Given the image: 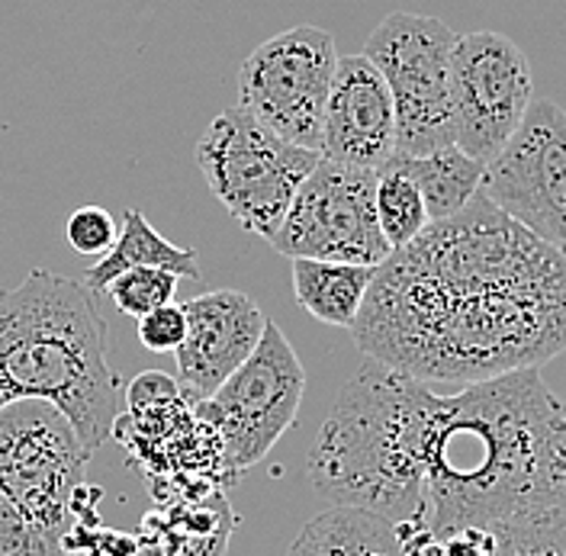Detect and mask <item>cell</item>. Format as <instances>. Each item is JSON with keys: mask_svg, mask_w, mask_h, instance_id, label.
Listing matches in <instances>:
<instances>
[{"mask_svg": "<svg viewBox=\"0 0 566 556\" xmlns=\"http://www.w3.org/2000/svg\"><path fill=\"white\" fill-rule=\"evenodd\" d=\"M352 335L422 382L541 370L566 350V254L480 193L377 267Z\"/></svg>", "mask_w": 566, "mask_h": 556, "instance_id": "1", "label": "cell"}, {"mask_svg": "<svg viewBox=\"0 0 566 556\" xmlns=\"http://www.w3.org/2000/svg\"><path fill=\"white\" fill-rule=\"evenodd\" d=\"M428 527L495 531L566 508V406L541 370L438 396L424 453Z\"/></svg>", "mask_w": 566, "mask_h": 556, "instance_id": "2", "label": "cell"}, {"mask_svg": "<svg viewBox=\"0 0 566 556\" xmlns=\"http://www.w3.org/2000/svg\"><path fill=\"white\" fill-rule=\"evenodd\" d=\"M106 350V318L84 283L35 267L20 286L0 290V409L49 402L91 453L113 438L123 406Z\"/></svg>", "mask_w": 566, "mask_h": 556, "instance_id": "3", "label": "cell"}, {"mask_svg": "<svg viewBox=\"0 0 566 556\" xmlns=\"http://www.w3.org/2000/svg\"><path fill=\"white\" fill-rule=\"evenodd\" d=\"M438 392L380 360H364L318 428L306 476L335 508L389 524L428 522L424 453Z\"/></svg>", "mask_w": 566, "mask_h": 556, "instance_id": "4", "label": "cell"}, {"mask_svg": "<svg viewBox=\"0 0 566 556\" xmlns=\"http://www.w3.org/2000/svg\"><path fill=\"white\" fill-rule=\"evenodd\" d=\"M91 451L55 406L27 399L0 409V495L35 531L45 556H65Z\"/></svg>", "mask_w": 566, "mask_h": 556, "instance_id": "5", "label": "cell"}, {"mask_svg": "<svg viewBox=\"0 0 566 556\" xmlns=\"http://www.w3.org/2000/svg\"><path fill=\"white\" fill-rule=\"evenodd\" d=\"M210 193L251 235L274 239L303 180L322 161L268 129L245 106L222 109L193 148Z\"/></svg>", "mask_w": 566, "mask_h": 556, "instance_id": "6", "label": "cell"}, {"mask_svg": "<svg viewBox=\"0 0 566 556\" xmlns=\"http://www.w3.org/2000/svg\"><path fill=\"white\" fill-rule=\"evenodd\" d=\"M458 33L438 17L389 13L364 55L384 74L396 109V155L419 158L458 145L451 109V52Z\"/></svg>", "mask_w": 566, "mask_h": 556, "instance_id": "7", "label": "cell"}, {"mask_svg": "<svg viewBox=\"0 0 566 556\" xmlns=\"http://www.w3.org/2000/svg\"><path fill=\"white\" fill-rule=\"evenodd\" d=\"M306 392V370L274 318H268L258 348L210 399L193 406L222 444V470L235 483L296 424Z\"/></svg>", "mask_w": 566, "mask_h": 556, "instance_id": "8", "label": "cell"}, {"mask_svg": "<svg viewBox=\"0 0 566 556\" xmlns=\"http://www.w3.org/2000/svg\"><path fill=\"white\" fill-rule=\"evenodd\" d=\"M335 69V35L318 27H293L248 52L239 65V106L281 139L318 151Z\"/></svg>", "mask_w": 566, "mask_h": 556, "instance_id": "9", "label": "cell"}, {"mask_svg": "<svg viewBox=\"0 0 566 556\" xmlns=\"http://www.w3.org/2000/svg\"><path fill=\"white\" fill-rule=\"evenodd\" d=\"M271 244L290 261L380 267L392 248L377 222V175L322 158Z\"/></svg>", "mask_w": 566, "mask_h": 556, "instance_id": "10", "label": "cell"}, {"mask_svg": "<svg viewBox=\"0 0 566 556\" xmlns=\"http://www.w3.org/2000/svg\"><path fill=\"white\" fill-rule=\"evenodd\" d=\"M534 101L525 52L493 30L458 35L451 52V109L460 151L490 165L518 133Z\"/></svg>", "mask_w": 566, "mask_h": 556, "instance_id": "11", "label": "cell"}, {"mask_svg": "<svg viewBox=\"0 0 566 556\" xmlns=\"http://www.w3.org/2000/svg\"><path fill=\"white\" fill-rule=\"evenodd\" d=\"M483 197L566 254V109L531 101L518 133L486 165Z\"/></svg>", "mask_w": 566, "mask_h": 556, "instance_id": "12", "label": "cell"}, {"mask_svg": "<svg viewBox=\"0 0 566 556\" xmlns=\"http://www.w3.org/2000/svg\"><path fill=\"white\" fill-rule=\"evenodd\" d=\"M187 342L177 348V389L187 406L210 399L258 348L268 315L242 290H212L184 303Z\"/></svg>", "mask_w": 566, "mask_h": 556, "instance_id": "13", "label": "cell"}, {"mask_svg": "<svg viewBox=\"0 0 566 556\" xmlns=\"http://www.w3.org/2000/svg\"><path fill=\"white\" fill-rule=\"evenodd\" d=\"M322 158L380 171L396 155V109L384 74L360 55H338L322 119Z\"/></svg>", "mask_w": 566, "mask_h": 556, "instance_id": "14", "label": "cell"}, {"mask_svg": "<svg viewBox=\"0 0 566 556\" xmlns=\"http://www.w3.org/2000/svg\"><path fill=\"white\" fill-rule=\"evenodd\" d=\"M239 515L219 489L177 492L158 502L136 531L139 556H226Z\"/></svg>", "mask_w": 566, "mask_h": 556, "instance_id": "15", "label": "cell"}, {"mask_svg": "<svg viewBox=\"0 0 566 556\" xmlns=\"http://www.w3.org/2000/svg\"><path fill=\"white\" fill-rule=\"evenodd\" d=\"M133 267H161L177 277L200 280V264H197L193 248L168 242L165 235H158L151 229V222L145 219L142 209L126 207L123 209V232L116 235V242L104 258L84 274V286L91 293H104L109 280H116L123 271H133Z\"/></svg>", "mask_w": 566, "mask_h": 556, "instance_id": "16", "label": "cell"}, {"mask_svg": "<svg viewBox=\"0 0 566 556\" xmlns=\"http://www.w3.org/2000/svg\"><path fill=\"white\" fill-rule=\"evenodd\" d=\"M387 165H396L402 175L412 177V183L422 193L428 222H444L470 207L483 193V175L486 165L460 151L458 145L428 151L419 158L392 155Z\"/></svg>", "mask_w": 566, "mask_h": 556, "instance_id": "17", "label": "cell"}, {"mask_svg": "<svg viewBox=\"0 0 566 556\" xmlns=\"http://www.w3.org/2000/svg\"><path fill=\"white\" fill-rule=\"evenodd\" d=\"M293 274V293L296 303L306 313L335 325V328H352L357 313L364 306V296L374 283L377 267H360V264H335V261H306L296 258L290 264Z\"/></svg>", "mask_w": 566, "mask_h": 556, "instance_id": "18", "label": "cell"}, {"mask_svg": "<svg viewBox=\"0 0 566 556\" xmlns=\"http://www.w3.org/2000/svg\"><path fill=\"white\" fill-rule=\"evenodd\" d=\"M286 556H402L396 524L360 508H328L303 524Z\"/></svg>", "mask_w": 566, "mask_h": 556, "instance_id": "19", "label": "cell"}, {"mask_svg": "<svg viewBox=\"0 0 566 556\" xmlns=\"http://www.w3.org/2000/svg\"><path fill=\"white\" fill-rule=\"evenodd\" d=\"M377 222L392 251L416 242L428 229V209L412 177L402 175L396 165L377 171Z\"/></svg>", "mask_w": 566, "mask_h": 556, "instance_id": "20", "label": "cell"}, {"mask_svg": "<svg viewBox=\"0 0 566 556\" xmlns=\"http://www.w3.org/2000/svg\"><path fill=\"white\" fill-rule=\"evenodd\" d=\"M177 283H180V277L171 274V271L133 267V271H123L116 280H109V286H106L104 293L119 313L139 322L142 315L155 313V310L175 303Z\"/></svg>", "mask_w": 566, "mask_h": 556, "instance_id": "21", "label": "cell"}, {"mask_svg": "<svg viewBox=\"0 0 566 556\" xmlns=\"http://www.w3.org/2000/svg\"><path fill=\"white\" fill-rule=\"evenodd\" d=\"M65 239L77 254H101L116 242V219L104 207H81L71 212L65 225Z\"/></svg>", "mask_w": 566, "mask_h": 556, "instance_id": "22", "label": "cell"}, {"mask_svg": "<svg viewBox=\"0 0 566 556\" xmlns=\"http://www.w3.org/2000/svg\"><path fill=\"white\" fill-rule=\"evenodd\" d=\"M142 348L151 354H177V348L187 342V313L180 303H168L155 313L142 315L136 322Z\"/></svg>", "mask_w": 566, "mask_h": 556, "instance_id": "23", "label": "cell"}, {"mask_svg": "<svg viewBox=\"0 0 566 556\" xmlns=\"http://www.w3.org/2000/svg\"><path fill=\"white\" fill-rule=\"evenodd\" d=\"M0 556H45L33 527L3 495H0Z\"/></svg>", "mask_w": 566, "mask_h": 556, "instance_id": "24", "label": "cell"}, {"mask_svg": "<svg viewBox=\"0 0 566 556\" xmlns=\"http://www.w3.org/2000/svg\"><path fill=\"white\" fill-rule=\"evenodd\" d=\"M441 541H444V554L448 556H493L495 554L493 531H483V527L451 531V534H444Z\"/></svg>", "mask_w": 566, "mask_h": 556, "instance_id": "25", "label": "cell"}]
</instances>
